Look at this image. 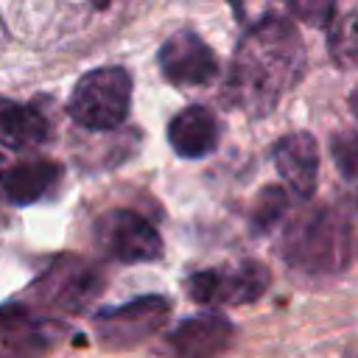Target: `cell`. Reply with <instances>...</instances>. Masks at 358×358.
<instances>
[{"mask_svg":"<svg viewBox=\"0 0 358 358\" xmlns=\"http://www.w3.org/2000/svg\"><path fill=\"white\" fill-rule=\"evenodd\" d=\"M305 45L296 25L280 14H266L241 36L224 95L246 115H268L280 98L299 81Z\"/></svg>","mask_w":358,"mask_h":358,"instance_id":"obj_1","label":"cell"},{"mask_svg":"<svg viewBox=\"0 0 358 358\" xmlns=\"http://www.w3.org/2000/svg\"><path fill=\"white\" fill-rule=\"evenodd\" d=\"M131 109V73L120 64H103L84 73L67 101L73 123L90 131L117 129Z\"/></svg>","mask_w":358,"mask_h":358,"instance_id":"obj_3","label":"cell"},{"mask_svg":"<svg viewBox=\"0 0 358 358\" xmlns=\"http://www.w3.org/2000/svg\"><path fill=\"white\" fill-rule=\"evenodd\" d=\"M350 106H352V112H355V117H358V87H355L352 95H350Z\"/></svg>","mask_w":358,"mask_h":358,"instance_id":"obj_19","label":"cell"},{"mask_svg":"<svg viewBox=\"0 0 358 358\" xmlns=\"http://www.w3.org/2000/svg\"><path fill=\"white\" fill-rule=\"evenodd\" d=\"M62 182V165L53 159H22L0 165V199L17 207L48 199Z\"/></svg>","mask_w":358,"mask_h":358,"instance_id":"obj_10","label":"cell"},{"mask_svg":"<svg viewBox=\"0 0 358 358\" xmlns=\"http://www.w3.org/2000/svg\"><path fill=\"white\" fill-rule=\"evenodd\" d=\"M291 11L296 17H302L305 22H310V25H333L330 17H333L336 6L333 3H294Z\"/></svg>","mask_w":358,"mask_h":358,"instance_id":"obj_18","label":"cell"},{"mask_svg":"<svg viewBox=\"0 0 358 358\" xmlns=\"http://www.w3.org/2000/svg\"><path fill=\"white\" fill-rule=\"evenodd\" d=\"M221 137V126L215 112L201 103L185 106L168 123V143L182 159H201L215 151Z\"/></svg>","mask_w":358,"mask_h":358,"instance_id":"obj_12","label":"cell"},{"mask_svg":"<svg viewBox=\"0 0 358 358\" xmlns=\"http://www.w3.org/2000/svg\"><path fill=\"white\" fill-rule=\"evenodd\" d=\"M330 151H333V162L338 173L344 176V182L358 190V134H350V131L333 134Z\"/></svg>","mask_w":358,"mask_h":358,"instance_id":"obj_17","label":"cell"},{"mask_svg":"<svg viewBox=\"0 0 358 358\" xmlns=\"http://www.w3.org/2000/svg\"><path fill=\"white\" fill-rule=\"evenodd\" d=\"M50 140V120L36 103L0 98V145L25 151Z\"/></svg>","mask_w":358,"mask_h":358,"instance_id":"obj_13","label":"cell"},{"mask_svg":"<svg viewBox=\"0 0 358 358\" xmlns=\"http://www.w3.org/2000/svg\"><path fill=\"white\" fill-rule=\"evenodd\" d=\"M352 227L344 210L316 207L294 218L282 238V257L302 274H336L347 268Z\"/></svg>","mask_w":358,"mask_h":358,"instance_id":"obj_2","label":"cell"},{"mask_svg":"<svg viewBox=\"0 0 358 358\" xmlns=\"http://www.w3.org/2000/svg\"><path fill=\"white\" fill-rule=\"evenodd\" d=\"M274 165L296 199H310L319 176V148L308 131L285 134L274 145Z\"/></svg>","mask_w":358,"mask_h":358,"instance_id":"obj_11","label":"cell"},{"mask_svg":"<svg viewBox=\"0 0 358 358\" xmlns=\"http://www.w3.org/2000/svg\"><path fill=\"white\" fill-rule=\"evenodd\" d=\"M101 288L103 274L92 263L76 255H62L31 282L28 296L59 313H81L101 294Z\"/></svg>","mask_w":358,"mask_h":358,"instance_id":"obj_4","label":"cell"},{"mask_svg":"<svg viewBox=\"0 0 358 358\" xmlns=\"http://www.w3.org/2000/svg\"><path fill=\"white\" fill-rule=\"evenodd\" d=\"M62 333H64V327L59 322L42 319L31 305L8 302V305L0 308V338L14 344V347H20V350L48 347Z\"/></svg>","mask_w":358,"mask_h":358,"instance_id":"obj_14","label":"cell"},{"mask_svg":"<svg viewBox=\"0 0 358 358\" xmlns=\"http://www.w3.org/2000/svg\"><path fill=\"white\" fill-rule=\"evenodd\" d=\"M92 238L95 246L115 263H151L162 257V238L157 227L145 215L126 207L98 215Z\"/></svg>","mask_w":358,"mask_h":358,"instance_id":"obj_6","label":"cell"},{"mask_svg":"<svg viewBox=\"0 0 358 358\" xmlns=\"http://www.w3.org/2000/svg\"><path fill=\"white\" fill-rule=\"evenodd\" d=\"M232 322L215 310L182 319L168 333V350L173 358H221L232 347Z\"/></svg>","mask_w":358,"mask_h":358,"instance_id":"obj_9","label":"cell"},{"mask_svg":"<svg viewBox=\"0 0 358 358\" xmlns=\"http://www.w3.org/2000/svg\"><path fill=\"white\" fill-rule=\"evenodd\" d=\"M157 62L162 78L176 87H204L213 84L218 76L215 50L190 28L171 34L159 48Z\"/></svg>","mask_w":358,"mask_h":358,"instance_id":"obj_8","label":"cell"},{"mask_svg":"<svg viewBox=\"0 0 358 358\" xmlns=\"http://www.w3.org/2000/svg\"><path fill=\"white\" fill-rule=\"evenodd\" d=\"M271 274L260 260L201 268L185 280V288L199 305H249L268 291Z\"/></svg>","mask_w":358,"mask_h":358,"instance_id":"obj_5","label":"cell"},{"mask_svg":"<svg viewBox=\"0 0 358 358\" xmlns=\"http://www.w3.org/2000/svg\"><path fill=\"white\" fill-rule=\"evenodd\" d=\"M285 207H288V199H285V190H282V187H277V185L263 187V190L257 193L255 207H252V215H249L252 229H255L257 235L271 232V229L280 224V218L285 215Z\"/></svg>","mask_w":358,"mask_h":358,"instance_id":"obj_16","label":"cell"},{"mask_svg":"<svg viewBox=\"0 0 358 358\" xmlns=\"http://www.w3.org/2000/svg\"><path fill=\"white\" fill-rule=\"evenodd\" d=\"M330 56L341 67H358V11L338 17L327 34Z\"/></svg>","mask_w":358,"mask_h":358,"instance_id":"obj_15","label":"cell"},{"mask_svg":"<svg viewBox=\"0 0 358 358\" xmlns=\"http://www.w3.org/2000/svg\"><path fill=\"white\" fill-rule=\"evenodd\" d=\"M168 313L171 302L159 294H145L115 308H101L92 316L95 338L109 350H129L159 333Z\"/></svg>","mask_w":358,"mask_h":358,"instance_id":"obj_7","label":"cell"}]
</instances>
